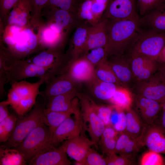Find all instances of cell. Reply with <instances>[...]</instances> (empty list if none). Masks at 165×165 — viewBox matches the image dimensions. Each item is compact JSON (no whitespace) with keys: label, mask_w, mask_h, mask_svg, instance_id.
Here are the masks:
<instances>
[{"label":"cell","mask_w":165,"mask_h":165,"mask_svg":"<svg viewBox=\"0 0 165 165\" xmlns=\"http://www.w3.org/2000/svg\"><path fill=\"white\" fill-rule=\"evenodd\" d=\"M108 41L105 48L108 57L123 55L131 47L141 30L138 21L108 19Z\"/></svg>","instance_id":"obj_1"},{"label":"cell","mask_w":165,"mask_h":165,"mask_svg":"<svg viewBox=\"0 0 165 165\" xmlns=\"http://www.w3.org/2000/svg\"><path fill=\"white\" fill-rule=\"evenodd\" d=\"M47 81L41 79L30 82L24 80L12 83L6 101L20 116H24L36 104L41 86Z\"/></svg>","instance_id":"obj_2"},{"label":"cell","mask_w":165,"mask_h":165,"mask_svg":"<svg viewBox=\"0 0 165 165\" xmlns=\"http://www.w3.org/2000/svg\"><path fill=\"white\" fill-rule=\"evenodd\" d=\"M51 140L49 128L44 123L32 130L15 148L29 162L36 156L54 147Z\"/></svg>","instance_id":"obj_3"},{"label":"cell","mask_w":165,"mask_h":165,"mask_svg":"<svg viewBox=\"0 0 165 165\" xmlns=\"http://www.w3.org/2000/svg\"><path fill=\"white\" fill-rule=\"evenodd\" d=\"M45 107L43 104L36 103L28 114L17 118L15 129L7 141V147H16L32 130L44 123Z\"/></svg>","instance_id":"obj_4"},{"label":"cell","mask_w":165,"mask_h":165,"mask_svg":"<svg viewBox=\"0 0 165 165\" xmlns=\"http://www.w3.org/2000/svg\"><path fill=\"white\" fill-rule=\"evenodd\" d=\"M62 48H50L28 60L49 71L53 77L66 72L70 63L66 53H63Z\"/></svg>","instance_id":"obj_5"},{"label":"cell","mask_w":165,"mask_h":165,"mask_svg":"<svg viewBox=\"0 0 165 165\" xmlns=\"http://www.w3.org/2000/svg\"><path fill=\"white\" fill-rule=\"evenodd\" d=\"M165 45V33L141 29L131 47V52L142 55L156 61Z\"/></svg>","instance_id":"obj_6"},{"label":"cell","mask_w":165,"mask_h":165,"mask_svg":"<svg viewBox=\"0 0 165 165\" xmlns=\"http://www.w3.org/2000/svg\"><path fill=\"white\" fill-rule=\"evenodd\" d=\"M77 97L80 106L83 128L87 123L84 130H87L91 140L96 145L100 139L106 126L97 115L88 95L79 91Z\"/></svg>","instance_id":"obj_7"},{"label":"cell","mask_w":165,"mask_h":165,"mask_svg":"<svg viewBox=\"0 0 165 165\" xmlns=\"http://www.w3.org/2000/svg\"><path fill=\"white\" fill-rule=\"evenodd\" d=\"M7 82L11 84L25 79L33 77L48 80L52 77L50 72L30 62L28 60H19L13 61L6 75Z\"/></svg>","instance_id":"obj_8"},{"label":"cell","mask_w":165,"mask_h":165,"mask_svg":"<svg viewBox=\"0 0 165 165\" xmlns=\"http://www.w3.org/2000/svg\"><path fill=\"white\" fill-rule=\"evenodd\" d=\"M140 18L136 11L135 0H110L101 18L111 20L135 21Z\"/></svg>","instance_id":"obj_9"},{"label":"cell","mask_w":165,"mask_h":165,"mask_svg":"<svg viewBox=\"0 0 165 165\" xmlns=\"http://www.w3.org/2000/svg\"><path fill=\"white\" fill-rule=\"evenodd\" d=\"M45 83V89L39 94L45 100L72 91H79L81 85L74 81L66 72L51 78Z\"/></svg>","instance_id":"obj_10"},{"label":"cell","mask_w":165,"mask_h":165,"mask_svg":"<svg viewBox=\"0 0 165 165\" xmlns=\"http://www.w3.org/2000/svg\"><path fill=\"white\" fill-rule=\"evenodd\" d=\"M94 145L82 132L80 134L66 140L61 147L76 161V164L82 165L91 146Z\"/></svg>","instance_id":"obj_11"},{"label":"cell","mask_w":165,"mask_h":165,"mask_svg":"<svg viewBox=\"0 0 165 165\" xmlns=\"http://www.w3.org/2000/svg\"><path fill=\"white\" fill-rule=\"evenodd\" d=\"M139 138L142 145H146L149 150L165 154V130L161 126L145 124Z\"/></svg>","instance_id":"obj_12"},{"label":"cell","mask_w":165,"mask_h":165,"mask_svg":"<svg viewBox=\"0 0 165 165\" xmlns=\"http://www.w3.org/2000/svg\"><path fill=\"white\" fill-rule=\"evenodd\" d=\"M139 82L138 95L161 104L165 101V81L160 74L153 75Z\"/></svg>","instance_id":"obj_13"},{"label":"cell","mask_w":165,"mask_h":165,"mask_svg":"<svg viewBox=\"0 0 165 165\" xmlns=\"http://www.w3.org/2000/svg\"><path fill=\"white\" fill-rule=\"evenodd\" d=\"M129 58L133 75L138 82L151 77L156 70V61L147 57L131 52Z\"/></svg>","instance_id":"obj_14"},{"label":"cell","mask_w":165,"mask_h":165,"mask_svg":"<svg viewBox=\"0 0 165 165\" xmlns=\"http://www.w3.org/2000/svg\"><path fill=\"white\" fill-rule=\"evenodd\" d=\"M108 19L101 18L91 27L82 56L92 49L101 47L105 48L108 41Z\"/></svg>","instance_id":"obj_15"},{"label":"cell","mask_w":165,"mask_h":165,"mask_svg":"<svg viewBox=\"0 0 165 165\" xmlns=\"http://www.w3.org/2000/svg\"><path fill=\"white\" fill-rule=\"evenodd\" d=\"M71 116L67 118L56 130L52 138L51 143L54 146L64 140L80 134L83 124L81 117Z\"/></svg>","instance_id":"obj_16"},{"label":"cell","mask_w":165,"mask_h":165,"mask_svg":"<svg viewBox=\"0 0 165 165\" xmlns=\"http://www.w3.org/2000/svg\"><path fill=\"white\" fill-rule=\"evenodd\" d=\"M94 67L84 56L71 61L66 73L75 82L83 84L94 77Z\"/></svg>","instance_id":"obj_17"},{"label":"cell","mask_w":165,"mask_h":165,"mask_svg":"<svg viewBox=\"0 0 165 165\" xmlns=\"http://www.w3.org/2000/svg\"><path fill=\"white\" fill-rule=\"evenodd\" d=\"M79 91L75 90L50 97L46 100V108L54 111L78 115L80 112L74 100Z\"/></svg>","instance_id":"obj_18"},{"label":"cell","mask_w":165,"mask_h":165,"mask_svg":"<svg viewBox=\"0 0 165 165\" xmlns=\"http://www.w3.org/2000/svg\"><path fill=\"white\" fill-rule=\"evenodd\" d=\"M92 26L87 22L80 24L74 30L66 53L72 61L82 56L88 32Z\"/></svg>","instance_id":"obj_19"},{"label":"cell","mask_w":165,"mask_h":165,"mask_svg":"<svg viewBox=\"0 0 165 165\" xmlns=\"http://www.w3.org/2000/svg\"><path fill=\"white\" fill-rule=\"evenodd\" d=\"M108 62L123 86L128 87L135 79L128 59L123 55L108 57Z\"/></svg>","instance_id":"obj_20"},{"label":"cell","mask_w":165,"mask_h":165,"mask_svg":"<svg viewBox=\"0 0 165 165\" xmlns=\"http://www.w3.org/2000/svg\"><path fill=\"white\" fill-rule=\"evenodd\" d=\"M134 102L138 114L145 124L154 123L162 107L161 104L138 94L134 98Z\"/></svg>","instance_id":"obj_21"},{"label":"cell","mask_w":165,"mask_h":165,"mask_svg":"<svg viewBox=\"0 0 165 165\" xmlns=\"http://www.w3.org/2000/svg\"><path fill=\"white\" fill-rule=\"evenodd\" d=\"M138 23L140 28L165 33V2L140 18Z\"/></svg>","instance_id":"obj_22"},{"label":"cell","mask_w":165,"mask_h":165,"mask_svg":"<svg viewBox=\"0 0 165 165\" xmlns=\"http://www.w3.org/2000/svg\"><path fill=\"white\" fill-rule=\"evenodd\" d=\"M30 165H70L71 163L67 154L60 147L53 148L33 157L29 162Z\"/></svg>","instance_id":"obj_23"},{"label":"cell","mask_w":165,"mask_h":165,"mask_svg":"<svg viewBox=\"0 0 165 165\" xmlns=\"http://www.w3.org/2000/svg\"><path fill=\"white\" fill-rule=\"evenodd\" d=\"M88 93L96 99L102 101H109L119 86L101 81L94 77L84 84Z\"/></svg>","instance_id":"obj_24"},{"label":"cell","mask_w":165,"mask_h":165,"mask_svg":"<svg viewBox=\"0 0 165 165\" xmlns=\"http://www.w3.org/2000/svg\"><path fill=\"white\" fill-rule=\"evenodd\" d=\"M125 111L127 126L124 132L132 139L138 138L142 134L145 124L138 114L131 108Z\"/></svg>","instance_id":"obj_25"},{"label":"cell","mask_w":165,"mask_h":165,"mask_svg":"<svg viewBox=\"0 0 165 165\" xmlns=\"http://www.w3.org/2000/svg\"><path fill=\"white\" fill-rule=\"evenodd\" d=\"M109 102L116 109L125 111L131 108L134 98L127 88L119 86Z\"/></svg>","instance_id":"obj_26"},{"label":"cell","mask_w":165,"mask_h":165,"mask_svg":"<svg viewBox=\"0 0 165 165\" xmlns=\"http://www.w3.org/2000/svg\"><path fill=\"white\" fill-rule=\"evenodd\" d=\"M27 162L23 155L17 149L1 146L0 165H25Z\"/></svg>","instance_id":"obj_27"},{"label":"cell","mask_w":165,"mask_h":165,"mask_svg":"<svg viewBox=\"0 0 165 165\" xmlns=\"http://www.w3.org/2000/svg\"><path fill=\"white\" fill-rule=\"evenodd\" d=\"M44 114V123L48 127L52 138L57 127L72 114L68 112L51 110L46 107Z\"/></svg>","instance_id":"obj_28"},{"label":"cell","mask_w":165,"mask_h":165,"mask_svg":"<svg viewBox=\"0 0 165 165\" xmlns=\"http://www.w3.org/2000/svg\"><path fill=\"white\" fill-rule=\"evenodd\" d=\"M118 132L111 126H106L100 138L103 152L109 155L114 153Z\"/></svg>","instance_id":"obj_29"},{"label":"cell","mask_w":165,"mask_h":165,"mask_svg":"<svg viewBox=\"0 0 165 165\" xmlns=\"http://www.w3.org/2000/svg\"><path fill=\"white\" fill-rule=\"evenodd\" d=\"M94 76L101 81L123 86L117 78L108 60L94 67Z\"/></svg>","instance_id":"obj_30"},{"label":"cell","mask_w":165,"mask_h":165,"mask_svg":"<svg viewBox=\"0 0 165 165\" xmlns=\"http://www.w3.org/2000/svg\"><path fill=\"white\" fill-rule=\"evenodd\" d=\"M17 118L10 114L0 122V141L7 142L13 134L16 124Z\"/></svg>","instance_id":"obj_31"},{"label":"cell","mask_w":165,"mask_h":165,"mask_svg":"<svg viewBox=\"0 0 165 165\" xmlns=\"http://www.w3.org/2000/svg\"><path fill=\"white\" fill-rule=\"evenodd\" d=\"M11 12L9 17L8 22L11 24H15L20 26L25 25L27 22L28 14L27 11L31 9L30 3L28 0H25L23 11L18 13L16 6Z\"/></svg>","instance_id":"obj_32"},{"label":"cell","mask_w":165,"mask_h":165,"mask_svg":"<svg viewBox=\"0 0 165 165\" xmlns=\"http://www.w3.org/2000/svg\"><path fill=\"white\" fill-rule=\"evenodd\" d=\"M92 0H84L79 5L76 15L78 18L82 22H87L92 25L96 22L91 11Z\"/></svg>","instance_id":"obj_33"},{"label":"cell","mask_w":165,"mask_h":165,"mask_svg":"<svg viewBox=\"0 0 165 165\" xmlns=\"http://www.w3.org/2000/svg\"><path fill=\"white\" fill-rule=\"evenodd\" d=\"M90 98L92 105L100 118L106 126H111L110 119L114 106L112 105L97 104L91 98Z\"/></svg>","instance_id":"obj_34"},{"label":"cell","mask_w":165,"mask_h":165,"mask_svg":"<svg viewBox=\"0 0 165 165\" xmlns=\"http://www.w3.org/2000/svg\"><path fill=\"white\" fill-rule=\"evenodd\" d=\"M82 56L84 57L94 67L107 61L108 58L105 49L103 47L92 49Z\"/></svg>","instance_id":"obj_35"},{"label":"cell","mask_w":165,"mask_h":165,"mask_svg":"<svg viewBox=\"0 0 165 165\" xmlns=\"http://www.w3.org/2000/svg\"><path fill=\"white\" fill-rule=\"evenodd\" d=\"M79 1L77 0H49L46 6L51 8H58L76 13L81 4L78 3Z\"/></svg>","instance_id":"obj_36"},{"label":"cell","mask_w":165,"mask_h":165,"mask_svg":"<svg viewBox=\"0 0 165 165\" xmlns=\"http://www.w3.org/2000/svg\"><path fill=\"white\" fill-rule=\"evenodd\" d=\"M91 11L97 23L101 19L110 0H92Z\"/></svg>","instance_id":"obj_37"},{"label":"cell","mask_w":165,"mask_h":165,"mask_svg":"<svg viewBox=\"0 0 165 165\" xmlns=\"http://www.w3.org/2000/svg\"><path fill=\"white\" fill-rule=\"evenodd\" d=\"M140 14L144 16L157 8L165 0H137Z\"/></svg>","instance_id":"obj_38"},{"label":"cell","mask_w":165,"mask_h":165,"mask_svg":"<svg viewBox=\"0 0 165 165\" xmlns=\"http://www.w3.org/2000/svg\"><path fill=\"white\" fill-rule=\"evenodd\" d=\"M107 165V163L106 158L91 148L88 152L82 164V165Z\"/></svg>","instance_id":"obj_39"},{"label":"cell","mask_w":165,"mask_h":165,"mask_svg":"<svg viewBox=\"0 0 165 165\" xmlns=\"http://www.w3.org/2000/svg\"><path fill=\"white\" fill-rule=\"evenodd\" d=\"M141 164L142 165H160L163 164V161L159 153L150 150L143 155Z\"/></svg>","instance_id":"obj_40"},{"label":"cell","mask_w":165,"mask_h":165,"mask_svg":"<svg viewBox=\"0 0 165 165\" xmlns=\"http://www.w3.org/2000/svg\"><path fill=\"white\" fill-rule=\"evenodd\" d=\"M142 145L139 138L136 139L131 138L120 155L130 158L132 155L138 151L139 147Z\"/></svg>","instance_id":"obj_41"},{"label":"cell","mask_w":165,"mask_h":165,"mask_svg":"<svg viewBox=\"0 0 165 165\" xmlns=\"http://www.w3.org/2000/svg\"><path fill=\"white\" fill-rule=\"evenodd\" d=\"M130 158L120 155L117 156L116 153L108 155L106 158L108 165H125L132 164Z\"/></svg>","instance_id":"obj_42"},{"label":"cell","mask_w":165,"mask_h":165,"mask_svg":"<svg viewBox=\"0 0 165 165\" xmlns=\"http://www.w3.org/2000/svg\"><path fill=\"white\" fill-rule=\"evenodd\" d=\"M131 138L125 132L120 133L117 137L114 153L121 154L124 149L126 145Z\"/></svg>","instance_id":"obj_43"},{"label":"cell","mask_w":165,"mask_h":165,"mask_svg":"<svg viewBox=\"0 0 165 165\" xmlns=\"http://www.w3.org/2000/svg\"><path fill=\"white\" fill-rule=\"evenodd\" d=\"M127 126V119L125 112L124 111L120 110L119 119L117 122L113 127L118 132L125 131Z\"/></svg>","instance_id":"obj_44"},{"label":"cell","mask_w":165,"mask_h":165,"mask_svg":"<svg viewBox=\"0 0 165 165\" xmlns=\"http://www.w3.org/2000/svg\"><path fill=\"white\" fill-rule=\"evenodd\" d=\"M22 0H0L1 11L6 13L19 4Z\"/></svg>","instance_id":"obj_45"},{"label":"cell","mask_w":165,"mask_h":165,"mask_svg":"<svg viewBox=\"0 0 165 165\" xmlns=\"http://www.w3.org/2000/svg\"><path fill=\"white\" fill-rule=\"evenodd\" d=\"M31 9L38 11L44 6H46L49 0H28Z\"/></svg>","instance_id":"obj_46"},{"label":"cell","mask_w":165,"mask_h":165,"mask_svg":"<svg viewBox=\"0 0 165 165\" xmlns=\"http://www.w3.org/2000/svg\"><path fill=\"white\" fill-rule=\"evenodd\" d=\"M9 105L6 101L0 103V122L10 115L8 109V106Z\"/></svg>","instance_id":"obj_47"},{"label":"cell","mask_w":165,"mask_h":165,"mask_svg":"<svg viewBox=\"0 0 165 165\" xmlns=\"http://www.w3.org/2000/svg\"><path fill=\"white\" fill-rule=\"evenodd\" d=\"M157 61L165 63V45L161 50Z\"/></svg>","instance_id":"obj_48"},{"label":"cell","mask_w":165,"mask_h":165,"mask_svg":"<svg viewBox=\"0 0 165 165\" xmlns=\"http://www.w3.org/2000/svg\"><path fill=\"white\" fill-rule=\"evenodd\" d=\"M161 126L165 130V110L163 109L161 116Z\"/></svg>","instance_id":"obj_49"},{"label":"cell","mask_w":165,"mask_h":165,"mask_svg":"<svg viewBox=\"0 0 165 165\" xmlns=\"http://www.w3.org/2000/svg\"><path fill=\"white\" fill-rule=\"evenodd\" d=\"M160 74L165 81V67L163 68L162 73Z\"/></svg>","instance_id":"obj_50"},{"label":"cell","mask_w":165,"mask_h":165,"mask_svg":"<svg viewBox=\"0 0 165 165\" xmlns=\"http://www.w3.org/2000/svg\"><path fill=\"white\" fill-rule=\"evenodd\" d=\"M161 106L163 109L165 110V101L161 103Z\"/></svg>","instance_id":"obj_51"},{"label":"cell","mask_w":165,"mask_h":165,"mask_svg":"<svg viewBox=\"0 0 165 165\" xmlns=\"http://www.w3.org/2000/svg\"><path fill=\"white\" fill-rule=\"evenodd\" d=\"M79 1H81V2H82V1H83L84 0H77Z\"/></svg>","instance_id":"obj_52"}]
</instances>
